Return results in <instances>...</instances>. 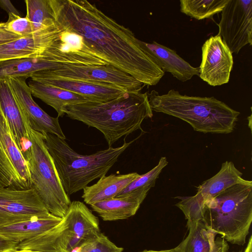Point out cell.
Instances as JSON below:
<instances>
[{
    "instance_id": "1",
    "label": "cell",
    "mask_w": 252,
    "mask_h": 252,
    "mask_svg": "<svg viewBox=\"0 0 252 252\" xmlns=\"http://www.w3.org/2000/svg\"><path fill=\"white\" fill-rule=\"evenodd\" d=\"M56 23L81 35L104 61L144 86L157 85L164 72L145 51L144 41L86 0H48Z\"/></svg>"
},
{
    "instance_id": "2",
    "label": "cell",
    "mask_w": 252,
    "mask_h": 252,
    "mask_svg": "<svg viewBox=\"0 0 252 252\" xmlns=\"http://www.w3.org/2000/svg\"><path fill=\"white\" fill-rule=\"evenodd\" d=\"M187 220L201 221L232 244L244 245L252 221V182L236 184L197 203L175 204Z\"/></svg>"
},
{
    "instance_id": "3",
    "label": "cell",
    "mask_w": 252,
    "mask_h": 252,
    "mask_svg": "<svg viewBox=\"0 0 252 252\" xmlns=\"http://www.w3.org/2000/svg\"><path fill=\"white\" fill-rule=\"evenodd\" d=\"M68 118L96 128L104 135L109 147L119 139L141 129V124L153 116L148 93L127 92L104 102L87 101L65 107Z\"/></svg>"
},
{
    "instance_id": "4",
    "label": "cell",
    "mask_w": 252,
    "mask_h": 252,
    "mask_svg": "<svg viewBox=\"0 0 252 252\" xmlns=\"http://www.w3.org/2000/svg\"><path fill=\"white\" fill-rule=\"evenodd\" d=\"M153 111L181 119L196 131L228 134L234 131L240 112L213 96L183 95L172 89L159 94L155 90L148 93Z\"/></svg>"
},
{
    "instance_id": "5",
    "label": "cell",
    "mask_w": 252,
    "mask_h": 252,
    "mask_svg": "<svg viewBox=\"0 0 252 252\" xmlns=\"http://www.w3.org/2000/svg\"><path fill=\"white\" fill-rule=\"evenodd\" d=\"M62 184L69 196L83 189L95 179L105 176L121 154L135 140L117 148L109 147L93 154L82 155L74 151L64 139L42 133Z\"/></svg>"
},
{
    "instance_id": "6",
    "label": "cell",
    "mask_w": 252,
    "mask_h": 252,
    "mask_svg": "<svg viewBox=\"0 0 252 252\" xmlns=\"http://www.w3.org/2000/svg\"><path fill=\"white\" fill-rule=\"evenodd\" d=\"M100 233L98 218L84 203L74 201L58 224L34 237L18 243L16 249L71 252Z\"/></svg>"
},
{
    "instance_id": "7",
    "label": "cell",
    "mask_w": 252,
    "mask_h": 252,
    "mask_svg": "<svg viewBox=\"0 0 252 252\" xmlns=\"http://www.w3.org/2000/svg\"><path fill=\"white\" fill-rule=\"evenodd\" d=\"M28 133L31 145L25 158L28 162L32 188L50 214L63 218L71 202L47 149L44 135L31 127Z\"/></svg>"
},
{
    "instance_id": "8",
    "label": "cell",
    "mask_w": 252,
    "mask_h": 252,
    "mask_svg": "<svg viewBox=\"0 0 252 252\" xmlns=\"http://www.w3.org/2000/svg\"><path fill=\"white\" fill-rule=\"evenodd\" d=\"M31 80L62 79L114 85L127 92H141L144 86L130 75L110 64L94 66L63 65L34 73Z\"/></svg>"
},
{
    "instance_id": "9",
    "label": "cell",
    "mask_w": 252,
    "mask_h": 252,
    "mask_svg": "<svg viewBox=\"0 0 252 252\" xmlns=\"http://www.w3.org/2000/svg\"><path fill=\"white\" fill-rule=\"evenodd\" d=\"M0 187L19 190L32 188L28 162L16 145L0 111Z\"/></svg>"
},
{
    "instance_id": "10",
    "label": "cell",
    "mask_w": 252,
    "mask_h": 252,
    "mask_svg": "<svg viewBox=\"0 0 252 252\" xmlns=\"http://www.w3.org/2000/svg\"><path fill=\"white\" fill-rule=\"evenodd\" d=\"M220 35L230 51L238 54L252 44V0H228L221 12Z\"/></svg>"
},
{
    "instance_id": "11",
    "label": "cell",
    "mask_w": 252,
    "mask_h": 252,
    "mask_svg": "<svg viewBox=\"0 0 252 252\" xmlns=\"http://www.w3.org/2000/svg\"><path fill=\"white\" fill-rule=\"evenodd\" d=\"M49 213L34 189L0 187V227Z\"/></svg>"
},
{
    "instance_id": "12",
    "label": "cell",
    "mask_w": 252,
    "mask_h": 252,
    "mask_svg": "<svg viewBox=\"0 0 252 252\" xmlns=\"http://www.w3.org/2000/svg\"><path fill=\"white\" fill-rule=\"evenodd\" d=\"M22 112L32 129L50 133L65 140L58 117L49 115L34 101L31 90L26 83L27 76L5 77Z\"/></svg>"
},
{
    "instance_id": "13",
    "label": "cell",
    "mask_w": 252,
    "mask_h": 252,
    "mask_svg": "<svg viewBox=\"0 0 252 252\" xmlns=\"http://www.w3.org/2000/svg\"><path fill=\"white\" fill-rule=\"evenodd\" d=\"M233 65L232 53L218 34L212 36L202 46L199 77L212 86L227 83Z\"/></svg>"
},
{
    "instance_id": "14",
    "label": "cell",
    "mask_w": 252,
    "mask_h": 252,
    "mask_svg": "<svg viewBox=\"0 0 252 252\" xmlns=\"http://www.w3.org/2000/svg\"><path fill=\"white\" fill-rule=\"evenodd\" d=\"M0 111L7 122L16 145L25 157L31 145L28 133L30 126L6 78H0Z\"/></svg>"
},
{
    "instance_id": "15",
    "label": "cell",
    "mask_w": 252,
    "mask_h": 252,
    "mask_svg": "<svg viewBox=\"0 0 252 252\" xmlns=\"http://www.w3.org/2000/svg\"><path fill=\"white\" fill-rule=\"evenodd\" d=\"M242 175L232 162L226 161L222 163L220 169L216 175L197 187L195 195L174 198L187 203H199L215 197L231 186L246 182Z\"/></svg>"
},
{
    "instance_id": "16",
    "label": "cell",
    "mask_w": 252,
    "mask_h": 252,
    "mask_svg": "<svg viewBox=\"0 0 252 252\" xmlns=\"http://www.w3.org/2000/svg\"><path fill=\"white\" fill-rule=\"evenodd\" d=\"M144 44L145 52L164 72L170 73L183 82L199 75V67L191 65L174 50L156 41Z\"/></svg>"
},
{
    "instance_id": "17",
    "label": "cell",
    "mask_w": 252,
    "mask_h": 252,
    "mask_svg": "<svg viewBox=\"0 0 252 252\" xmlns=\"http://www.w3.org/2000/svg\"><path fill=\"white\" fill-rule=\"evenodd\" d=\"M187 236L175 247L176 252H217L228 249L226 241L201 221L187 220Z\"/></svg>"
},
{
    "instance_id": "18",
    "label": "cell",
    "mask_w": 252,
    "mask_h": 252,
    "mask_svg": "<svg viewBox=\"0 0 252 252\" xmlns=\"http://www.w3.org/2000/svg\"><path fill=\"white\" fill-rule=\"evenodd\" d=\"M36 82L78 94L94 102L110 101L127 92L121 88L107 83L62 79H45Z\"/></svg>"
},
{
    "instance_id": "19",
    "label": "cell",
    "mask_w": 252,
    "mask_h": 252,
    "mask_svg": "<svg viewBox=\"0 0 252 252\" xmlns=\"http://www.w3.org/2000/svg\"><path fill=\"white\" fill-rule=\"evenodd\" d=\"M50 31L49 25L29 35L0 45V62L41 54L50 44Z\"/></svg>"
},
{
    "instance_id": "20",
    "label": "cell",
    "mask_w": 252,
    "mask_h": 252,
    "mask_svg": "<svg viewBox=\"0 0 252 252\" xmlns=\"http://www.w3.org/2000/svg\"><path fill=\"white\" fill-rule=\"evenodd\" d=\"M140 175L136 172H132L126 174L104 176L99 178L95 184L85 188L83 189L82 197L86 204L90 205L115 197Z\"/></svg>"
},
{
    "instance_id": "21",
    "label": "cell",
    "mask_w": 252,
    "mask_h": 252,
    "mask_svg": "<svg viewBox=\"0 0 252 252\" xmlns=\"http://www.w3.org/2000/svg\"><path fill=\"white\" fill-rule=\"evenodd\" d=\"M49 213L27 220L0 227V235L18 243L34 237L51 229L62 220Z\"/></svg>"
},
{
    "instance_id": "22",
    "label": "cell",
    "mask_w": 252,
    "mask_h": 252,
    "mask_svg": "<svg viewBox=\"0 0 252 252\" xmlns=\"http://www.w3.org/2000/svg\"><path fill=\"white\" fill-rule=\"evenodd\" d=\"M28 85L32 95L53 107L58 113V117L65 115L64 110L67 105L91 102L88 98L78 94L32 80Z\"/></svg>"
},
{
    "instance_id": "23",
    "label": "cell",
    "mask_w": 252,
    "mask_h": 252,
    "mask_svg": "<svg viewBox=\"0 0 252 252\" xmlns=\"http://www.w3.org/2000/svg\"><path fill=\"white\" fill-rule=\"evenodd\" d=\"M144 199L133 195L115 197L94 203L91 207L105 221L124 220L134 215Z\"/></svg>"
},
{
    "instance_id": "24",
    "label": "cell",
    "mask_w": 252,
    "mask_h": 252,
    "mask_svg": "<svg viewBox=\"0 0 252 252\" xmlns=\"http://www.w3.org/2000/svg\"><path fill=\"white\" fill-rule=\"evenodd\" d=\"M60 66L62 65L51 62L42 52L34 57L0 62V78L11 76L30 77L37 71L56 69Z\"/></svg>"
},
{
    "instance_id": "25",
    "label": "cell",
    "mask_w": 252,
    "mask_h": 252,
    "mask_svg": "<svg viewBox=\"0 0 252 252\" xmlns=\"http://www.w3.org/2000/svg\"><path fill=\"white\" fill-rule=\"evenodd\" d=\"M228 0H181L182 13L197 20L212 19L221 12Z\"/></svg>"
},
{
    "instance_id": "26",
    "label": "cell",
    "mask_w": 252,
    "mask_h": 252,
    "mask_svg": "<svg viewBox=\"0 0 252 252\" xmlns=\"http://www.w3.org/2000/svg\"><path fill=\"white\" fill-rule=\"evenodd\" d=\"M166 158H160L158 164L147 173L140 175L131 182L116 197H123L134 193L148 194L150 189L155 186L156 182L162 169L168 164Z\"/></svg>"
},
{
    "instance_id": "27",
    "label": "cell",
    "mask_w": 252,
    "mask_h": 252,
    "mask_svg": "<svg viewBox=\"0 0 252 252\" xmlns=\"http://www.w3.org/2000/svg\"><path fill=\"white\" fill-rule=\"evenodd\" d=\"M26 17L31 22L34 32L48 26L53 19L50 14L48 0H26Z\"/></svg>"
},
{
    "instance_id": "28",
    "label": "cell",
    "mask_w": 252,
    "mask_h": 252,
    "mask_svg": "<svg viewBox=\"0 0 252 252\" xmlns=\"http://www.w3.org/2000/svg\"><path fill=\"white\" fill-rule=\"evenodd\" d=\"M124 249L112 242L103 233L75 248L71 252H122Z\"/></svg>"
},
{
    "instance_id": "29",
    "label": "cell",
    "mask_w": 252,
    "mask_h": 252,
    "mask_svg": "<svg viewBox=\"0 0 252 252\" xmlns=\"http://www.w3.org/2000/svg\"><path fill=\"white\" fill-rule=\"evenodd\" d=\"M8 14V18L4 26L7 31L21 37L34 33L32 24L26 16L22 17L13 13Z\"/></svg>"
},
{
    "instance_id": "30",
    "label": "cell",
    "mask_w": 252,
    "mask_h": 252,
    "mask_svg": "<svg viewBox=\"0 0 252 252\" xmlns=\"http://www.w3.org/2000/svg\"><path fill=\"white\" fill-rule=\"evenodd\" d=\"M4 26L5 22H0V45L21 37L19 35L7 31Z\"/></svg>"
},
{
    "instance_id": "31",
    "label": "cell",
    "mask_w": 252,
    "mask_h": 252,
    "mask_svg": "<svg viewBox=\"0 0 252 252\" xmlns=\"http://www.w3.org/2000/svg\"><path fill=\"white\" fill-rule=\"evenodd\" d=\"M18 242L7 239L0 235V252L16 249Z\"/></svg>"
},
{
    "instance_id": "32",
    "label": "cell",
    "mask_w": 252,
    "mask_h": 252,
    "mask_svg": "<svg viewBox=\"0 0 252 252\" xmlns=\"http://www.w3.org/2000/svg\"><path fill=\"white\" fill-rule=\"evenodd\" d=\"M0 7L6 11L8 14L13 13L21 16L18 10L9 0H0Z\"/></svg>"
},
{
    "instance_id": "33",
    "label": "cell",
    "mask_w": 252,
    "mask_h": 252,
    "mask_svg": "<svg viewBox=\"0 0 252 252\" xmlns=\"http://www.w3.org/2000/svg\"><path fill=\"white\" fill-rule=\"evenodd\" d=\"M252 252V236H251L248 243L243 252Z\"/></svg>"
},
{
    "instance_id": "34",
    "label": "cell",
    "mask_w": 252,
    "mask_h": 252,
    "mask_svg": "<svg viewBox=\"0 0 252 252\" xmlns=\"http://www.w3.org/2000/svg\"><path fill=\"white\" fill-rule=\"evenodd\" d=\"M140 252H176L175 248L161 251L144 250Z\"/></svg>"
},
{
    "instance_id": "35",
    "label": "cell",
    "mask_w": 252,
    "mask_h": 252,
    "mask_svg": "<svg viewBox=\"0 0 252 252\" xmlns=\"http://www.w3.org/2000/svg\"><path fill=\"white\" fill-rule=\"evenodd\" d=\"M6 252H41L39 251H31V250H11L9 251H7Z\"/></svg>"
},
{
    "instance_id": "36",
    "label": "cell",
    "mask_w": 252,
    "mask_h": 252,
    "mask_svg": "<svg viewBox=\"0 0 252 252\" xmlns=\"http://www.w3.org/2000/svg\"><path fill=\"white\" fill-rule=\"evenodd\" d=\"M228 252V250L227 249H224V250H220L217 252Z\"/></svg>"
}]
</instances>
